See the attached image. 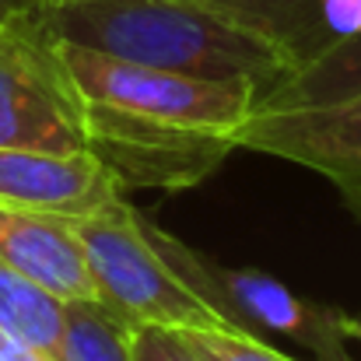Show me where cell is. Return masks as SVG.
Instances as JSON below:
<instances>
[{"label": "cell", "mask_w": 361, "mask_h": 361, "mask_svg": "<svg viewBox=\"0 0 361 361\" xmlns=\"http://www.w3.org/2000/svg\"><path fill=\"white\" fill-rule=\"evenodd\" d=\"M49 35V32H46ZM85 151L130 190L200 186L235 147L259 92L186 78L53 39Z\"/></svg>", "instance_id": "1"}, {"label": "cell", "mask_w": 361, "mask_h": 361, "mask_svg": "<svg viewBox=\"0 0 361 361\" xmlns=\"http://www.w3.org/2000/svg\"><path fill=\"white\" fill-rule=\"evenodd\" d=\"M39 21L53 39L186 78L249 85L259 99L302 67L288 42L172 0H46Z\"/></svg>", "instance_id": "2"}, {"label": "cell", "mask_w": 361, "mask_h": 361, "mask_svg": "<svg viewBox=\"0 0 361 361\" xmlns=\"http://www.w3.org/2000/svg\"><path fill=\"white\" fill-rule=\"evenodd\" d=\"M74 228L88 252L99 298L133 326L245 334L165 259L151 235V221L126 200V193L85 218H74Z\"/></svg>", "instance_id": "3"}, {"label": "cell", "mask_w": 361, "mask_h": 361, "mask_svg": "<svg viewBox=\"0 0 361 361\" xmlns=\"http://www.w3.org/2000/svg\"><path fill=\"white\" fill-rule=\"evenodd\" d=\"M151 235L158 242V249L165 252V259L245 334H252V337L281 334V337L295 341L298 348H305L309 355H316V361H351L348 334H344V323H348L344 309H337L330 302L305 298L263 270L225 267V263L190 249L186 242L158 228L154 221H151Z\"/></svg>", "instance_id": "4"}, {"label": "cell", "mask_w": 361, "mask_h": 361, "mask_svg": "<svg viewBox=\"0 0 361 361\" xmlns=\"http://www.w3.org/2000/svg\"><path fill=\"white\" fill-rule=\"evenodd\" d=\"M0 147L85 151L39 11L0 25Z\"/></svg>", "instance_id": "5"}, {"label": "cell", "mask_w": 361, "mask_h": 361, "mask_svg": "<svg viewBox=\"0 0 361 361\" xmlns=\"http://www.w3.org/2000/svg\"><path fill=\"white\" fill-rule=\"evenodd\" d=\"M239 147L319 172L361 221V95L309 106H256Z\"/></svg>", "instance_id": "6"}, {"label": "cell", "mask_w": 361, "mask_h": 361, "mask_svg": "<svg viewBox=\"0 0 361 361\" xmlns=\"http://www.w3.org/2000/svg\"><path fill=\"white\" fill-rule=\"evenodd\" d=\"M123 186L88 151H35L0 147V200L49 211L63 218H85L120 197Z\"/></svg>", "instance_id": "7"}, {"label": "cell", "mask_w": 361, "mask_h": 361, "mask_svg": "<svg viewBox=\"0 0 361 361\" xmlns=\"http://www.w3.org/2000/svg\"><path fill=\"white\" fill-rule=\"evenodd\" d=\"M0 256L56 298H99L74 218L0 200Z\"/></svg>", "instance_id": "8"}, {"label": "cell", "mask_w": 361, "mask_h": 361, "mask_svg": "<svg viewBox=\"0 0 361 361\" xmlns=\"http://www.w3.org/2000/svg\"><path fill=\"white\" fill-rule=\"evenodd\" d=\"M53 361H133V323L102 298H67Z\"/></svg>", "instance_id": "9"}, {"label": "cell", "mask_w": 361, "mask_h": 361, "mask_svg": "<svg viewBox=\"0 0 361 361\" xmlns=\"http://www.w3.org/2000/svg\"><path fill=\"white\" fill-rule=\"evenodd\" d=\"M361 95V32L351 39L326 42L288 81H281L256 106H309Z\"/></svg>", "instance_id": "10"}, {"label": "cell", "mask_w": 361, "mask_h": 361, "mask_svg": "<svg viewBox=\"0 0 361 361\" xmlns=\"http://www.w3.org/2000/svg\"><path fill=\"white\" fill-rule=\"evenodd\" d=\"M172 4L204 7V11L225 14L232 21H242L249 28H259V32L288 42L302 56V63L330 42L316 0H172Z\"/></svg>", "instance_id": "11"}, {"label": "cell", "mask_w": 361, "mask_h": 361, "mask_svg": "<svg viewBox=\"0 0 361 361\" xmlns=\"http://www.w3.org/2000/svg\"><path fill=\"white\" fill-rule=\"evenodd\" d=\"M60 312H63V298L28 281L0 256V326L14 330L18 337L53 355L60 334Z\"/></svg>", "instance_id": "12"}, {"label": "cell", "mask_w": 361, "mask_h": 361, "mask_svg": "<svg viewBox=\"0 0 361 361\" xmlns=\"http://www.w3.org/2000/svg\"><path fill=\"white\" fill-rule=\"evenodd\" d=\"M183 337L207 361H298L277 351L267 337L235 334V330H183Z\"/></svg>", "instance_id": "13"}, {"label": "cell", "mask_w": 361, "mask_h": 361, "mask_svg": "<svg viewBox=\"0 0 361 361\" xmlns=\"http://www.w3.org/2000/svg\"><path fill=\"white\" fill-rule=\"evenodd\" d=\"M133 361H207L172 326H133Z\"/></svg>", "instance_id": "14"}, {"label": "cell", "mask_w": 361, "mask_h": 361, "mask_svg": "<svg viewBox=\"0 0 361 361\" xmlns=\"http://www.w3.org/2000/svg\"><path fill=\"white\" fill-rule=\"evenodd\" d=\"M316 4L330 42L351 39L361 32V0H316Z\"/></svg>", "instance_id": "15"}, {"label": "cell", "mask_w": 361, "mask_h": 361, "mask_svg": "<svg viewBox=\"0 0 361 361\" xmlns=\"http://www.w3.org/2000/svg\"><path fill=\"white\" fill-rule=\"evenodd\" d=\"M0 361H53V355L35 348L32 341L18 337L14 330L0 326Z\"/></svg>", "instance_id": "16"}, {"label": "cell", "mask_w": 361, "mask_h": 361, "mask_svg": "<svg viewBox=\"0 0 361 361\" xmlns=\"http://www.w3.org/2000/svg\"><path fill=\"white\" fill-rule=\"evenodd\" d=\"M42 4L46 0H0V25L25 18V14H35V11H42Z\"/></svg>", "instance_id": "17"}, {"label": "cell", "mask_w": 361, "mask_h": 361, "mask_svg": "<svg viewBox=\"0 0 361 361\" xmlns=\"http://www.w3.org/2000/svg\"><path fill=\"white\" fill-rule=\"evenodd\" d=\"M344 334H348V344L355 341L361 348V316H348V323H344Z\"/></svg>", "instance_id": "18"}]
</instances>
